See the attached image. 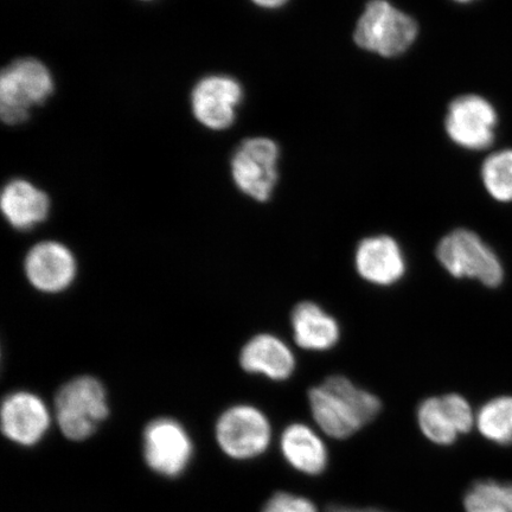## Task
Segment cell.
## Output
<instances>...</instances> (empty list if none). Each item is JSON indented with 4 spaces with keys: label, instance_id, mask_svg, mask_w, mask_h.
Segmentation results:
<instances>
[{
    "label": "cell",
    "instance_id": "cell-1",
    "mask_svg": "<svg viewBox=\"0 0 512 512\" xmlns=\"http://www.w3.org/2000/svg\"><path fill=\"white\" fill-rule=\"evenodd\" d=\"M313 419L326 435L347 439L381 412V401L341 375L330 376L309 392Z\"/></svg>",
    "mask_w": 512,
    "mask_h": 512
},
{
    "label": "cell",
    "instance_id": "cell-2",
    "mask_svg": "<svg viewBox=\"0 0 512 512\" xmlns=\"http://www.w3.org/2000/svg\"><path fill=\"white\" fill-rule=\"evenodd\" d=\"M53 413L64 438L74 443L92 438L111 413L105 384L92 375L63 383L56 392Z\"/></svg>",
    "mask_w": 512,
    "mask_h": 512
},
{
    "label": "cell",
    "instance_id": "cell-3",
    "mask_svg": "<svg viewBox=\"0 0 512 512\" xmlns=\"http://www.w3.org/2000/svg\"><path fill=\"white\" fill-rule=\"evenodd\" d=\"M49 68L34 57L11 62L0 75V115L6 125H22L34 108L46 104L54 94Z\"/></svg>",
    "mask_w": 512,
    "mask_h": 512
},
{
    "label": "cell",
    "instance_id": "cell-4",
    "mask_svg": "<svg viewBox=\"0 0 512 512\" xmlns=\"http://www.w3.org/2000/svg\"><path fill=\"white\" fill-rule=\"evenodd\" d=\"M418 24L387 0H371L358 19L354 40L358 47L383 57H395L411 48Z\"/></svg>",
    "mask_w": 512,
    "mask_h": 512
},
{
    "label": "cell",
    "instance_id": "cell-5",
    "mask_svg": "<svg viewBox=\"0 0 512 512\" xmlns=\"http://www.w3.org/2000/svg\"><path fill=\"white\" fill-rule=\"evenodd\" d=\"M437 259L444 270L458 279H476L488 287L503 280V267L498 256L475 232L456 229L438 243Z\"/></svg>",
    "mask_w": 512,
    "mask_h": 512
},
{
    "label": "cell",
    "instance_id": "cell-6",
    "mask_svg": "<svg viewBox=\"0 0 512 512\" xmlns=\"http://www.w3.org/2000/svg\"><path fill=\"white\" fill-rule=\"evenodd\" d=\"M215 439L230 459L242 462L258 458L271 445V422L258 407L239 403L228 407L217 418Z\"/></svg>",
    "mask_w": 512,
    "mask_h": 512
},
{
    "label": "cell",
    "instance_id": "cell-7",
    "mask_svg": "<svg viewBox=\"0 0 512 512\" xmlns=\"http://www.w3.org/2000/svg\"><path fill=\"white\" fill-rule=\"evenodd\" d=\"M279 155V147L272 139L243 140L230 160L236 188L256 202L270 201L278 183Z\"/></svg>",
    "mask_w": 512,
    "mask_h": 512
},
{
    "label": "cell",
    "instance_id": "cell-8",
    "mask_svg": "<svg viewBox=\"0 0 512 512\" xmlns=\"http://www.w3.org/2000/svg\"><path fill=\"white\" fill-rule=\"evenodd\" d=\"M143 457L156 475L177 478L187 471L194 457V441L181 422L162 416L144 428Z\"/></svg>",
    "mask_w": 512,
    "mask_h": 512
},
{
    "label": "cell",
    "instance_id": "cell-9",
    "mask_svg": "<svg viewBox=\"0 0 512 512\" xmlns=\"http://www.w3.org/2000/svg\"><path fill=\"white\" fill-rule=\"evenodd\" d=\"M23 272L34 290L55 296L74 285L79 274V262L66 243L44 240L35 243L25 254Z\"/></svg>",
    "mask_w": 512,
    "mask_h": 512
},
{
    "label": "cell",
    "instance_id": "cell-10",
    "mask_svg": "<svg viewBox=\"0 0 512 512\" xmlns=\"http://www.w3.org/2000/svg\"><path fill=\"white\" fill-rule=\"evenodd\" d=\"M54 413L40 395L16 390L5 396L0 411L4 437L18 446L32 447L46 438Z\"/></svg>",
    "mask_w": 512,
    "mask_h": 512
},
{
    "label": "cell",
    "instance_id": "cell-11",
    "mask_svg": "<svg viewBox=\"0 0 512 512\" xmlns=\"http://www.w3.org/2000/svg\"><path fill=\"white\" fill-rule=\"evenodd\" d=\"M243 99L241 83L228 75H209L191 92V111L202 126L224 131L235 123Z\"/></svg>",
    "mask_w": 512,
    "mask_h": 512
},
{
    "label": "cell",
    "instance_id": "cell-12",
    "mask_svg": "<svg viewBox=\"0 0 512 512\" xmlns=\"http://www.w3.org/2000/svg\"><path fill=\"white\" fill-rule=\"evenodd\" d=\"M497 113L478 95L459 96L448 107L446 131L453 143L467 150H485L494 142Z\"/></svg>",
    "mask_w": 512,
    "mask_h": 512
},
{
    "label": "cell",
    "instance_id": "cell-13",
    "mask_svg": "<svg viewBox=\"0 0 512 512\" xmlns=\"http://www.w3.org/2000/svg\"><path fill=\"white\" fill-rule=\"evenodd\" d=\"M475 421L469 401L459 394L433 396L422 401L418 409L422 434L441 446L452 445L460 434L469 433Z\"/></svg>",
    "mask_w": 512,
    "mask_h": 512
},
{
    "label": "cell",
    "instance_id": "cell-14",
    "mask_svg": "<svg viewBox=\"0 0 512 512\" xmlns=\"http://www.w3.org/2000/svg\"><path fill=\"white\" fill-rule=\"evenodd\" d=\"M355 267L369 284L392 286L405 277L407 262L399 242L392 236L374 235L358 243Z\"/></svg>",
    "mask_w": 512,
    "mask_h": 512
},
{
    "label": "cell",
    "instance_id": "cell-15",
    "mask_svg": "<svg viewBox=\"0 0 512 512\" xmlns=\"http://www.w3.org/2000/svg\"><path fill=\"white\" fill-rule=\"evenodd\" d=\"M0 210L11 228L29 232L48 220L51 201L46 191L28 179H11L0 195Z\"/></svg>",
    "mask_w": 512,
    "mask_h": 512
},
{
    "label": "cell",
    "instance_id": "cell-16",
    "mask_svg": "<svg viewBox=\"0 0 512 512\" xmlns=\"http://www.w3.org/2000/svg\"><path fill=\"white\" fill-rule=\"evenodd\" d=\"M240 367L247 374L286 381L296 370V356L278 336L259 334L248 339L239 355Z\"/></svg>",
    "mask_w": 512,
    "mask_h": 512
},
{
    "label": "cell",
    "instance_id": "cell-17",
    "mask_svg": "<svg viewBox=\"0 0 512 512\" xmlns=\"http://www.w3.org/2000/svg\"><path fill=\"white\" fill-rule=\"evenodd\" d=\"M291 326L294 341L305 350H330L341 338L337 320L313 302L299 303L294 307Z\"/></svg>",
    "mask_w": 512,
    "mask_h": 512
},
{
    "label": "cell",
    "instance_id": "cell-18",
    "mask_svg": "<svg viewBox=\"0 0 512 512\" xmlns=\"http://www.w3.org/2000/svg\"><path fill=\"white\" fill-rule=\"evenodd\" d=\"M280 448L286 462L305 475H320L328 465L324 441L304 424L287 426L280 437Z\"/></svg>",
    "mask_w": 512,
    "mask_h": 512
},
{
    "label": "cell",
    "instance_id": "cell-19",
    "mask_svg": "<svg viewBox=\"0 0 512 512\" xmlns=\"http://www.w3.org/2000/svg\"><path fill=\"white\" fill-rule=\"evenodd\" d=\"M476 424L483 437L499 445L512 443V398L503 396L480 408Z\"/></svg>",
    "mask_w": 512,
    "mask_h": 512
},
{
    "label": "cell",
    "instance_id": "cell-20",
    "mask_svg": "<svg viewBox=\"0 0 512 512\" xmlns=\"http://www.w3.org/2000/svg\"><path fill=\"white\" fill-rule=\"evenodd\" d=\"M466 512H512V485L482 480L471 486L464 499Z\"/></svg>",
    "mask_w": 512,
    "mask_h": 512
},
{
    "label": "cell",
    "instance_id": "cell-21",
    "mask_svg": "<svg viewBox=\"0 0 512 512\" xmlns=\"http://www.w3.org/2000/svg\"><path fill=\"white\" fill-rule=\"evenodd\" d=\"M482 177L485 189L495 200L512 201V150L496 152L486 159Z\"/></svg>",
    "mask_w": 512,
    "mask_h": 512
},
{
    "label": "cell",
    "instance_id": "cell-22",
    "mask_svg": "<svg viewBox=\"0 0 512 512\" xmlns=\"http://www.w3.org/2000/svg\"><path fill=\"white\" fill-rule=\"evenodd\" d=\"M261 512H318L316 505L304 497L278 492L268 499Z\"/></svg>",
    "mask_w": 512,
    "mask_h": 512
},
{
    "label": "cell",
    "instance_id": "cell-23",
    "mask_svg": "<svg viewBox=\"0 0 512 512\" xmlns=\"http://www.w3.org/2000/svg\"><path fill=\"white\" fill-rule=\"evenodd\" d=\"M255 5L262 9H278L287 3V0H252Z\"/></svg>",
    "mask_w": 512,
    "mask_h": 512
},
{
    "label": "cell",
    "instance_id": "cell-24",
    "mask_svg": "<svg viewBox=\"0 0 512 512\" xmlns=\"http://www.w3.org/2000/svg\"><path fill=\"white\" fill-rule=\"evenodd\" d=\"M326 512H384L382 510L377 509H358V508H349V507H342V505H332V507L328 508Z\"/></svg>",
    "mask_w": 512,
    "mask_h": 512
},
{
    "label": "cell",
    "instance_id": "cell-25",
    "mask_svg": "<svg viewBox=\"0 0 512 512\" xmlns=\"http://www.w3.org/2000/svg\"><path fill=\"white\" fill-rule=\"evenodd\" d=\"M457 2L467 3V2H472V0H457Z\"/></svg>",
    "mask_w": 512,
    "mask_h": 512
},
{
    "label": "cell",
    "instance_id": "cell-26",
    "mask_svg": "<svg viewBox=\"0 0 512 512\" xmlns=\"http://www.w3.org/2000/svg\"><path fill=\"white\" fill-rule=\"evenodd\" d=\"M143 2H151V0H143Z\"/></svg>",
    "mask_w": 512,
    "mask_h": 512
}]
</instances>
